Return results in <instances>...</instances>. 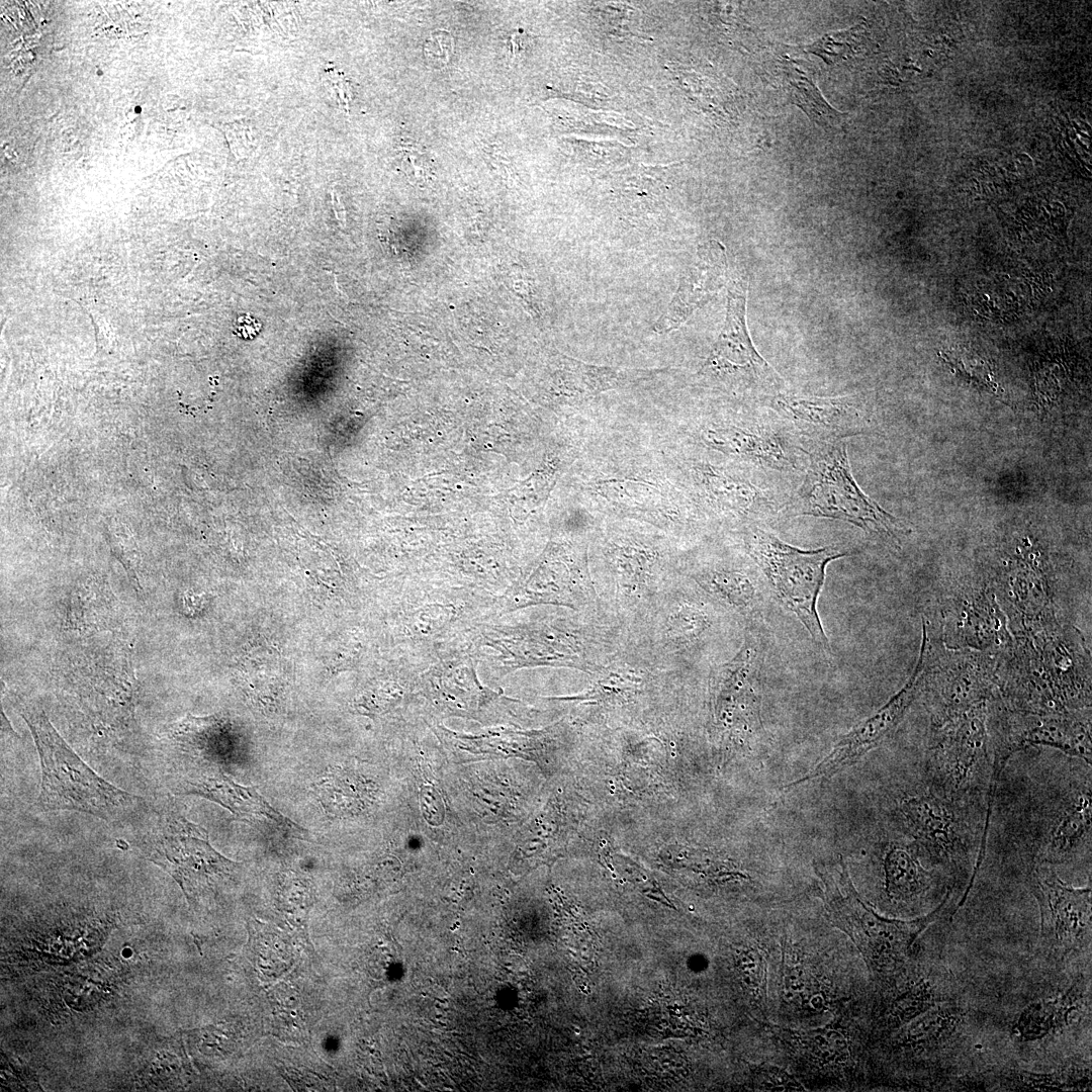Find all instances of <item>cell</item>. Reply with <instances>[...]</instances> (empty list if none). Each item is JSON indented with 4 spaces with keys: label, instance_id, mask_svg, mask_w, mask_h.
<instances>
[{
    "label": "cell",
    "instance_id": "1",
    "mask_svg": "<svg viewBox=\"0 0 1092 1092\" xmlns=\"http://www.w3.org/2000/svg\"><path fill=\"white\" fill-rule=\"evenodd\" d=\"M584 491L590 504L630 517L680 522L702 515L665 458L626 442L589 457Z\"/></svg>",
    "mask_w": 1092,
    "mask_h": 1092
},
{
    "label": "cell",
    "instance_id": "2",
    "mask_svg": "<svg viewBox=\"0 0 1092 1092\" xmlns=\"http://www.w3.org/2000/svg\"><path fill=\"white\" fill-rule=\"evenodd\" d=\"M665 460L702 515L758 525L786 514L792 493L779 487L776 475L732 461L689 443Z\"/></svg>",
    "mask_w": 1092,
    "mask_h": 1092
},
{
    "label": "cell",
    "instance_id": "3",
    "mask_svg": "<svg viewBox=\"0 0 1092 1092\" xmlns=\"http://www.w3.org/2000/svg\"><path fill=\"white\" fill-rule=\"evenodd\" d=\"M761 405L692 418L685 434L689 443L755 470L801 478L812 446L778 414Z\"/></svg>",
    "mask_w": 1092,
    "mask_h": 1092
},
{
    "label": "cell",
    "instance_id": "4",
    "mask_svg": "<svg viewBox=\"0 0 1092 1092\" xmlns=\"http://www.w3.org/2000/svg\"><path fill=\"white\" fill-rule=\"evenodd\" d=\"M814 869L822 883L821 898L829 919L848 934L876 978L892 976L902 969L920 933L951 910L952 888H948L940 904L922 917L885 918L859 897L842 856L837 869L821 863Z\"/></svg>",
    "mask_w": 1092,
    "mask_h": 1092
},
{
    "label": "cell",
    "instance_id": "5",
    "mask_svg": "<svg viewBox=\"0 0 1092 1092\" xmlns=\"http://www.w3.org/2000/svg\"><path fill=\"white\" fill-rule=\"evenodd\" d=\"M38 752L41 780L37 805L44 811H77L107 821L123 819L143 799L98 776L67 744L42 710L22 714Z\"/></svg>",
    "mask_w": 1092,
    "mask_h": 1092
},
{
    "label": "cell",
    "instance_id": "6",
    "mask_svg": "<svg viewBox=\"0 0 1092 1092\" xmlns=\"http://www.w3.org/2000/svg\"><path fill=\"white\" fill-rule=\"evenodd\" d=\"M743 542L747 554L759 568L775 597L795 614L820 650L831 654L817 602L827 565L846 556L845 548L832 544L816 549H801L754 524L743 527Z\"/></svg>",
    "mask_w": 1092,
    "mask_h": 1092
},
{
    "label": "cell",
    "instance_id": "7",
    "mask_svg": "<svg viewBox=\"0 0 1092 1092\" xmlns=\"http://www.w3.org/2000/svg\"><path fill=\"white\" fill-rule=\"evenodd\" d=\"M847 522L880 538L898 541L905 528L856 483L844 442L811 447L801 483L786 514Z\"/></svg>",
    "mask_w": 1092,
    "mask_h": 1092
},
{
    "label": "cell",
    "instance_id": "8",
    "mask_svg": "<svg viewBox=\"0 0 1092 1092\" xmlns=\"http://www.w3.org/2000/svg\"><path fill=\"white\" fill-rule=\"evenodd\" d=\"M925 770L928 790L938 796L969 806L987 797L992 757L984 704L944 720L929 746Z\"/></svg>",
    "mask_w": 1092,
    "mask_h": 1092
},
{
    "label": "cell",
    "instance_id": "9",
    "mask_svg": "<svg viewBox=\"0 0 1092 1092\" xmlns=\"http://www.w3.org/2000/svg\"><path fill=\"white\" fill-rule=\"evenodd\" d=\"M745 311L746 287L731 280L723 329L697 375L712 387L760 402L782 392L783 381L753 346Z\"/></svg>",
    "mask_w": 1092,
    "mask_h": 1092
},
{
    "label": "cell",
    "instance_id": "10",
    "mask_svg": "<svg viewBox=\"0 0 1092 1092\" xmlns=\"http://www.w3.org/2000/svg\"><path fill=\"white\" fill-rule=\"evenodd\" d=\"M147 854L179 884L189 901L231 876L237 867L211 846L204 828L174 812L160 817L147 842Z\"/></svg>",
    "mask_w": 1092,
    "mask_h": 1092
},
{
    "label": "cell",
    "instance_id": "11",
    "mask_svg": "<svg viewBox=\"0 0 1092 1092\" xmlns=\"http://www.w3.org/2000/svg\"><path fill=\"white\" fill-rule=\"evenodd\" d=\"M1091 772L1045 799L1030 821L1031 862L1064 864L1091 850Z\"/></svg>",
    "mask_w": 1092,
    "mask_h": 1092
},
{
    "label": "cell",
    "instance_id": "12",
    "mask_svg": "<svg viewBox=\"0 0 1092 1092\" xmlns=\"http://www.w3.org/2000/svg\"><path fill=\"white\" fill-rule=\"evenodd\" d=\"M1027 886L1040 913V947L1055 964L1063 963L1091 938V885H1066L1051 866L1030 862Z\"/></svg>",
    "mask_w": 1092,
    "mask_h": 1092
},
{
    "label": "cell",
    "instance_id": "13",
    "mask_svg": "<svg viewBox=\"0 0 1092 1092\" xmlns=\"http://www.w3.org/2000/svg\"><path fill=\"white\" fill-rule=\"evenodd\" d=\"M965 805L928 790L900 804L906 829L933 866L948 877L962 874L969 861L975 835Z\"/></svg>",
    "mask_w": 1092,
    "mask_h": 1092
},
{
    "label": "cell",
    "instance_id": "14",
    "mask_svg": "<svg viewBox=\"0 0 1092 1092\" xmlns=\"http://www.w3.org/2000/svg\"><path fill=\"white\" fill-rule=\"evenodd\" d=\"M927 660L928 641L924 627L919 659L903 688L877 712L845 733L807 775L788 787L794 788L815 779L830 778L890 739L921 691Z\"/></svg>",
    "mask_w": 1092,
    "mask_h": 1092
},
{
    "label": "cell",
    "instance_id": "15",
    "mask_svg": "<svg viewBox=\"0 0 1092 1092\" xmlns=\"http://www.w3.org/2000/svg\"><path fill=\"white\" fill-rule=\"evenodd\" d=\"M1052 746L1091 763L1090 716L1065 713L1015 714L1000 724L991 753L993 764L1004 769L1008 759L1027 746Z\"/></svg>",
    "mask_w": 1092,
    "mask_h": 1092
},
{
    "label": "cell",
    "instance_id": "16",
    "mask_svg": "<svg viewBox=\"0 0 1092 1092\" xmlns=\"http://www.w3.org/2000/svg\"><path fill=\"white\" fill-rule=\"evenodd\" d=\"M812 447L843 442L864 432L863 415L851 396L820 397L780 392L761 401Z\"/></svg>",
    "mask_w": 1092,
    "mask_h": 1092
},
{
    "label": "cell",
    "instance_id": "17",
    "mask_svg": "<svg viewBox=\"0 0 1092 1092\" xmlns=\"http://www.w3.org/2000/svg\"><path fill=\"white\" fill-rule=\"evenodd\" d=\"M726 278L725 248L714 240L701 245L695 260L682 274L672 299L653 326V331L664 335L678 329L696 310L712 300L725 285Z\"/></svg>",
    "mask_w": 1092,
    "mask_h": 1092
},
{
    "label": "cell",
    "instance_id": "18",
    "mask_svg": "<svg viewBox=\"0 0 1092 1092\" xmlns=\"http://www.w3.org/2000/svg\"><path fill=\"white\" fill-rule=\"evenodd\" d=\"M972 1011L958 999L942 1002L908 1025L899 1039V1045L909 1050L935 1071L952 1056L972 1022Z\"/></svg>",
    "mask_w": 1092,
    "mask_h": 1092
},
{
    "label": "cell",
    "instance_id": "19",
    "mask_svg": "<svg viewBox=\"0 0 1092 1092\" xmlns=\"http://www.w3.org/2000/svg\"><path fill=\"white\" fill-rule=\"evenodd\" d=\"M182 792L204 797L238 817L304 834L305 830L272 808L257 791L238 785L220 771H207L185 780Z\"/></svg>",
    "mask_w": 1092,
    "mask_h": 1092
},
{
    "label": "cell",
    "instance_id": "20",
    "mask_svg": "<svg viewBox=\"0 0 1092 1092\" xmlns=\"http://www.w3.org/2000/svg\"><path fill=\"white\" fill-rule=\"evenodd\" d=\"M1086 983L1079 979L1063 995L1029 1003L1014 1025L1023 1040L1041 1039L1063 1028L1070 1016L1084 1004Z\"/></svg>",
    "mask_w": 1092,
    "mask_h": 1092
},
{
    "label": "cell",
    "instance_id": "21",
    "mask_svg": "<svg viewBox=\"0 0 1092 1092\" xmlns=\"http://www.w3.org/2000/svg\"><path fill=\"white\" fill-rule=\"evenodd\" d=\"M885 890L889 898L910 902L923 897L936 883L910 846L893 843L884 857Z\"/></svg>",
    "mask_w": 1092,
    "mask_h": 1092
},
{
    "label": "cell",
    "instance_id": "22",
    "mask_svg": "<svg viewBox=\"0 0 1092 1092\" xmlns=\"http://www.w3.org/2000/svg\"><path fill=\"white\" fill-rule=\"evenodd\" d=\"M995 1079L1010 1091L1086 1090L1091 1082L1090 1070L1073 1066L1046 1073L1007 1069Z\"/></svg>",
    "mask_w": 1092,
    "mask_h": 1092
},
{
    "label": "cell",
    "instance_id": "23",
    "mask_svg": "<svg viewBox=\"0 0 1092 1092\" xmlns=\"http://www.w3.org/2000/svg\"><path fill=\"white\" fill-rule=\"evenodd\" d=\"M788 86L793 101L801 106L810 117L823 126H835L841 114L831 108L822 98L820 91L799 69L787 73Z\"/></svg>",
    "mask_w": 1092,
    "mask_h": 1092
},
{
    "label": "cell",
    "instance_id": "24",
    "mask_svg": "<svg viewBox=\"0 0 1092 1092\" xmlns=\"http://www.w3.org/2000/svg\"><path fill=\"white\" fill-rule=\"evenodd\" d=\"M220 729L221 720L216 716L196 717L187 714L174 723L171 737L183 749L209 754L214 750L213 745Z\"/></svg>",
    "mask_w": 1092,
    "mask_h": 1092
},
{
    "label": "cell",
    "instance_id": "25",
    "mask_svg": "<svg viewBox=\"0 0 1092 1092\" xmlns=\"http://www.w3.org/2000/svg\"><path fill=\"white\" fill-rule=\"evenodd\" d=\"M857 29L833 32L822 36L809 47V50L820 56L828 64L838 63L850 58L857 47Z\"/></svg>",
    "mask_w": 1092,
    "mask_h": 1092
},
{
    "label": "cell",
    "instance_id": "26",
    "mask_svg": "<svg viewBox=\"0 0 1092 1092\" xmlns=\"http://www.w3.org/2000/svg\"><path fill=\"white\" fill-rule=\"evenodd\" d=\"M711 581L719 589H724L736 605L747 607L754 601L755 587L745 572L716 570L711 572Z\"/></svg>",
    "mask_w": 1092,
    "mask_h": 1092
},
{
    "label": "cell",
    "instance_id": "27",
    "mask_svg": "<svg viewBox=\"0 0 1092 1092\" xmlns=\"http://www.w3.org/2000/svg\"><path fill=\"white\" fill-rule=\"evenodd\" d=\"M452 51L453 38L446 30L434 31L424 46L425 56L429 60L442 63V65L449 61Z\"/></svg>",
    "mask_w": 1092,
    "mask_h": 1092
},
{
    "label": "cell",
    "instance_id": "28",
    "mask_svg": "<svg viewBox=\"0 0 1092 1092\" xmlns=\"http://www.w3.org/2000/svg\"><path fill=\"white\" fill-rule=\"evenodd\" d=\"M327 82L330 84V92L337 100L338 106L348 111L351 92L347 79L339 71L327 70Z\"/></svg>",
    "mask_w": 1092,
    "mask_h": 1092
},
{
    "label": "cell",
    "instance_id": "29",
    "mask_svg": "<svg viewBox=\"0 0 1092 1092\" xmlns=\"http://www.w3.org/2000/svg\"><path fill=\"white\" fill-rule=\"evenodd\" d=\"M332 204L334 212L336 214V218L340 226L344 229L346 226V211L338 193L335 190L332 191Z\"/></svg>",
    "mask_w": 1092,
    "mask_h": 1092
}]
</instances>
